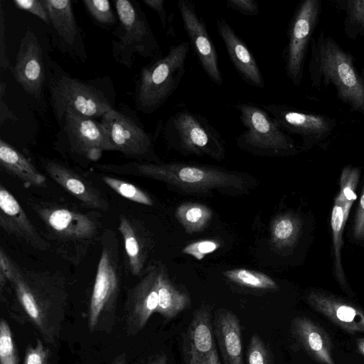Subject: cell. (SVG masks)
<instances>
[{
    "mask_svg": "<svg viewBox=\"0 0 364 364\" xmlns=\"http://www.w3.org/2000/svg\"><path fill=\"white\" fill-rule=\"evenodd\" d=\"M0 364H19L12 331L4 318L0 321Z\"/></svg>",
    "mask_w": 364,
    "mask_h": 364,
    "instance_id": "obj_34",
    "label": "cell"
},
{
    "mask_svg": "<svg viewBox=\"0 0 364 364\" xmlns=\"http://www.w3.org/2000/svg\"><path fill=\"white\" fill-rule=\"evenodd\" d=\"M226 6L245 16H256L259 6L255 0H228Z\"/></svg>",
    "mask_w": 364,
    "mask_h": 364,
    "instance_id": "obj_40",
    "label": "cell"
},
{
    "mask_svg": "<svg viewBox=\"0 0 364 364\" xmlns=\"http://www.w3.org/2000/svg\"><path fill=\"white\" fill-rule=\"evenodd\" d=\"M357 347L360 353L364 355V338L357 340Z\"/></svg>",
    "mask_w": 364,
    "mask_h": 364,
    "instance_id": "obj_47",
    "label": "cell"
},
{
    "mask_svg": "<svg viewBox=\"0 0 364 364\" xmlns=\"http://www.w3.org/2000/svg\"><path fill=\"white\" fill-rule=\"evenodd\" d=\"M189 304V296L173 285L164 265L161 264L159 274L158 306L156 313L165 319L170 320L186 309Z\"/></svg>",
    "mask_w": 364,
    "mask_h": 364,
    "instance_id": "obj_28",
    "label": "cell"
},
{
    "mask_svg": "<svg viewBox=\"0 0 364 364\" xmlns=\"http://www.w3.org/2000/svg\"><path fill=\"white\" fill-rule=\"evenodd\" d=\"M355 200L338 193L331 215V228L333 245V269L334 276L344 291L350 290L341 261L343 232L350 210Z\"/></svg>",
    "mask_w": 364,
    "mask_h": 364,
    "instance_id": "obj_25",
    "label": "cell"
},
{
    "mask_svg": "<svg viewBox=\"0 0 364 364\" xmlns=\"http://www.w3.org/2000/svg\"><path fill=\"white\" fill-rule=\"evenodd\" d=\"M85 9L98 23L110 26L117 23V18L107 0H83Z\"/></svg>",
    "mask_w": 364,
    "mask_h": 364,
    "instance_id": "obj_35",
    "label": "cell"
},
{
    "mask_svg": "<svg viewBox=\"0 0 364 364\" xmlns=\"http://www.w3.org/2000/svg\"><path fill=\"white\" fill-rule=\"evenodd\" d=\"M50 352L43 341L37 338L36 344L27 346L23 364H50Z\"/></svg>",
    "mask_w": 364,
    "mask_h": 364,
    "instance_id": "obj_37",
    "label": "cell"
},
{
    "mask_svg": "<svg viewBox=\"0 0 364 364\" xmlns=\"http://www.w3.org/2000/svg\"><path fill=\"white\" fill-rule=\"evenodd\" d=\"M353 234L357 241L364 244V185L355 215Z\"/></svg>",
    "mask_w": 364,
    "mask_h": 364,
    "instance_id": "obj_41",
    "label": "cell"
},
{
    "mask_svg": "<svg viewBox=\"0 0 364 364\" xmlns=\"http://www.w3.org/2000/svg\"><path fill=\"white\" fill-rule=\"evenodd\" d=\"M220 246L219 242L211 240H203L188 244L183 249V252L191 255L198 260L215 251Z\"/></svg>",
    "mask_w": 364,
    "mask_h": 364,
    "instance_id": "obj_38",
    "label": "cell"
},
{
    "mask_svg": "<svg viewBox=\"0 0 364 364\" xmlns=\"http://www.w3.org/2000/svg\"><path fill=\"white\" fill-rule=\"evenodd\" d=\"M144 364H168L167 358L164 354L156 355L151 357L147 362Z\"/></svg>",
    "mask_w": 364,
    "mask_h": 364,
    "instance_id": "obj_45",
    "label": "cell"
},
{
    "mask_svg": "<svg viewBox=\"0 0 364 364\" xmlns=\"http://www.w3.org/2000/svg\"><path fill=\"white\" fill-rule=\"evenodd\" d=\"M102 181L119 196L137 203L152 205V198L136 186L109 176H104Z\"/></svg>",
    "mask_w": 364,
    "mask_h": 364,
    "instance_id": "obj_33",
    "label": "cell"
},
{
    "mask_svg": "<svg viewBox=\"0 0 364 364\" xmlns=\"http://www.w3.org/2000/svg\"><path fill=\"white\" fill-rule=\"evenodd\" d=\"M320 11L318 0H305L297 7L290 22L288 43L285 49V70L295 85L303 75L305 56Z\"/></svg>",
    "mask_w": 364,
    "mask_h": 364,
    "instance_id": "obj_12",
    "label": "cell"
},
{
    "mask_svg": "<svg viewBox=\"0 0 364 364\" xmlns=\"http://www.w3.org/2000/svg\"><path fill=\"white\" fill-rule=\"evenodd\" d=\"M31 208L44 225L46 237L63 259L78 265L101 237L99 213H84L62 204L33 202Z\"/></svg>",
    "mask_w": 364,
    "mask_h": 364,
    "instance_id": "obj_3",
    "label": "cell"
},
{
    "mask_svg": "<svg viewBox=\"0 0 364 364\" xmlns=\"http://www.w3.org/2000/svg\"><path fill=\"white\" fill-rule=\"evenodd\" d=\"M248 364H273V358L269 349L259 336H252L247 353Z\"/></svg>",
    "mask_w": 364,
    "mask_h": 364,
    "instance_id": "obj_36",
    "label": "cell"
},
{
    "mask_svg": "<svg viewBox=\"0 0 364 364\" xmlns=\"http://www.w3.org/2000/svg\"><path fill=\"white\" fill-rule=\"evenodd\" d=\"M4 13L1 6V32H0V63L1 68L6 69L9 67V60L6 55L5 36H4Z\"/></svg>",
    "mask_w": 364,
    "mask_h": 364,
    "instance_id": "obj_44",
    "label": "cell"
},
{
    "mask_svg": "<svg viewBox=\"0 0 364 364\" xmlns=\"http://www.w3.org/2000/svg\"><path fill=\"white\" fill-rule=\"evenodd\" d=\"M0 227L8 235L41 251L50 247L12 193L0 186Z\"/></svg>",
    "mask_w": 364,
    "mask_h": 364,
    "instance_id": "obj_17",
    "label": "cell"
},
{
    "mask_svg": "<svg viewBox=\"0 0 364 364\" xmlns=\"http://www.w3.org/2000/svg\"><path fill=\"white\" fill-rule=\"evenodd\" d=\"M100 122L114 151L139 161H157L152 137L136 118L114 107L102 116Z\"/></svg>",
    "mask_w": 364,
    "mask_h": 364,
    "instance_id": "obj_11",
    "label": "cell"
},
{
    "mask_svg": "<svg viewBox=\"0 0 364 364\" xmlns=\"http://www.w3.org/2000/svg\"><path fill=\"white\" fill-rule=\"evenodd\" d=\"M216 26L229 58L243 80L252 87L264 88L265 83L259 65L242 39L224 18L216 19Z\"/></svg>",
    "mask_w": 364,
    "mask_h": 364,
    "instance_id": "obj_20",
    "label": "cell"
},
{
    "mask_svg": "<svg viewBox=\"0 0 364 364\" xmlns=\"http://www.w3.org/2000/svg\"><path fill=\"white\" fill-rule=\"evenodd\" d=\"M190 43L172 45L168 53L143 67L136 80L134 103L138 110L150 114L162 107L178 87L186 72Z\"/></svg>",
    "mask_w": 364,
    "mask_h": 364,
    "instance_id": "obj_4",
    "label": "cell"
},
{
    "mask_svg": "<svg viewBox=\"0 0 364 364\" xmlns=\"http://www.w3.org/2000/svg\"><path fill=\"white\" fill-rule=\"evenodd\" d=\"M160 267L159 264L148 267L139 281L128 291L125 323L129 336L139 333L156 311Z\"/></svg>",
    "mask_w": 364,
    "mask_h": 364,
    "instance_id": "obj_15",
    "label": "cell"
},
{
    "mask_svg": "<svg viewBox=\"0 0 364 364\" xmlns=\"http://www.w3.org/2000/svg\"><path fill=\"white\" fill-rule=\"evenodd\" d=\"M102 251L92 291L88 327L90 332L109 329L114 318L121 288L119 245L112 230L102 232Z\"/></svg>",
    "mask_w": 364,
    "mask_h": 364,
    "instance_id": "obj_6",
    "label": "cell"
},
{
    "mask_svg": "<svg viewBox=\"0 0 364 364\" xmlns=\"http://www.w3.org/2000/svg\"><path fill=\"white\" fill-rule=\"evenodd\" d=\"M230 281L248 288L273 290L279 289L277 282L266 274L245 268H235L223 272Z\"/></svg>",
    "mask_w": 364,
    "mask_h": 364,
    "instance_id": "obj_31",
    "label": "cell"
},
{
    "mask_svg": "<svg viewBox=\"0 0 364 364\" xmlns=\"http://www.w3.org/2000/svg\"><path fill=\"white\" fill-rule=\"evenodd\" d=\"M143 1L148 7L156 12L163 28H166L168 24V18L164 6V0H143Z\"/></svg>",
    "mask_w": 364,
    "mask_h": 364,
    "instance_id": "obj_43",
    "label": "cell"
},
{
    "mask_svg": "<svg viewBox=\"0 0 364 364\" xmlns=\"http://www.w3.org/2000/svg\"><path fill=\"white\" fill-rule=\"evenodd\" d=\"M44 169L51 179L86 208L104 211L109 209V203L104 194L72 168L51 160L45 162Z\"/></svg>",
    "mask_w": 364,
    "mask_h": 364,
    "instance_id": "obj_18",
    "label": "cell"
},
{
    "mask_svg": "<svg viewBox=\"0 0 364 364\" xmlns=\"http://www.w3.org/2000/svg\"><path fill=\"white\" fill-rule=\"evenodd\" d=\"M306 300L311 308L345 331L352 333L364 332V311L359 307L316 289L308 294Z\"/></svg>",
    "mask_w": 364,
    "mask_h": 364,
    "instance_id": "obj_19",
    "label": "cell"
},
{
    "mask_svg": "<svg viewBox=\"0 0 364 364\" xmlns=\"http://www.w3.org/2000/svg\"><path fill=\"white\" fill-rule=\"evenodd\" d=\"M49 70L48 87L54 116L59 122L66 114L102 118L114 108L105 92L91 82L70 77L58 65Z\"/></svg>",
    "mask_w": 364,
    "mask_h": 364,
    "instance_id": "obj_7",
    "label": "cell"
},
{
    "mask_svg": "<svg viewBox=\"0 0 364 364\" xmlns=\"http://www.w3.org/2000/svg\"><path fill=\"white\" fill-rule=\"evenodd\" d=\"M291 330L296 341L313 359L322 364H335L331 355V341L319 325L309 318L296 317L291 321Z\"/></svg>",
    "mask_w": 364,
    "mask_h": 364,
    "instance_id": "obj_24",
    "label": "cell"
},
{
    "mask_svg": "<svg viewBox=\"0 0 364 364\" xmlns=\"http://www.w3.org/2000/svg\"><path fill=\"white\" fill-rule=\"evenodd\" d=\"M100 171L157 180L186 192L204 193L212 190H239L246 186L242 174L218 167L183 163L133 161L124 164H98Z\"/></svg>",
    "mask_w": 364,
    "mask_h": 364,
    "instance_id": "obj_2",
    "label": "cell"
},
{
    "mask_svg": "<svg viewBox=\"0 0 364 364\" xmlns=\"http://www.w3.org/2000/svg\"><path fill=\"white\" fill-rule=\"evenodd\" d=\"M162 131L167 144L184 154L208 156L217 161L225 157L220 133L204 116L187 108L170 114Z\"/></svg>",
    "mask_w": 364,
    "mask_h": 364,
    "instance_id": "obj_8",
    "label": "cell"
},
{
    "mask_svg": "<svg viewBox=\"0 0 364 364\" xmlns=\"http://www.w3.org/2000/svg\"><path fill=\"white\" fill-rule=\"evenodd\" d=\"M127 355L126 353L117 355L109 364H127Z\"/></svg>",
    "mask_w": 364,
    "mask_h": 364,
    "instance_id": "obj_46",
    "label": "cell"
},
{
    "mask_svg": "<svg viewBox=\"0 0 364 364\" xmlns=\"http://www.w3.org/2000/svg\"><path fill=\"white\" fill-rule=\"evenodd\" d=\"M11 71L16 82L28 95L37 99L41 97L46 82L43 50L31 29H27L21 39Z\"/></svg>",
    "mask_w": 364,
    "mask_h": 364,
    "instance_id": "obj_16",
    "label": "cell"
},
{
    "mask_svg": "<svg viewBox=\"0 0 364 364\" xmlns=\"http://www.w3.org/2000/svg\"><path fill=\"white\" fill-rule=\"evenodd\" d=\"M182 354L186 364H221L215 337L196 346L182 343Z\"/></svg>",
    "mask_w": 364,
    "mask_h": 364,
    "instance_id": "obj_32",
    "label": "cell"
},
{
    "mask_svg": "<svg viewBox=\"0 0 364 364\" xmlns=\"http://www.w3.org/2000/svg\"><path fill=\"white\" fill-rule=\"evenodd\" d=\"M118 230L124 242L127 269L132 275L141 277L146 269L149 250L146 232L139 220L125 215L119 217Z\"/></svg>",
    "mask_w": 364,
    "mask_h": 364,
    "instance_id": "obj_23",
    "label": "cell"
},
{
    "mask_svg": "<svg viewBox=\"0 0 364 364\" xmlns=\"http://www.w3.org/2000/svg\"><path fill=\"white\" fill-rule=\"evenodd\" d=\"M213 213L206 205L198 203H184L176 210V217L189 234L203 231L210 223Z\"/></svg>",
    "mask_w": 364,
    "mask_h": 364,
    "instance_id": "obj_30",
    "label": "cell"
},
{
    "mask_svg": "<svg viewBox=\"0 0 364 364\" xmlns=\"http://www.w3.org/2000/svg\"><path fill=\"white\" fill-rule=\"evenodd\" d=\"M347 9L350 21L364 30V0L348 1Z\"/></svg>",
    "mask_w": 364,
    "mask_h": 364,
    "instance_id": "obj_42",
    "label": "cell"
},
{
    "mask_svg": "<svg viewBox=\"0 0 364 364\" xmlns=\"http://www.w3.org/2000/svg\"><path fill=\"white\" fill-rule=\"evenodd\" d=\"M58 38L64 46L73 48L80 40L72 2L70 0H42Z\"/></svg>",
    "mask_w": 364,
    "mask_h": 364,
    "instance_id": "obj_26",
    "label": "cell"
},
{
    "mask_svg": "<svg viewBox=\"0 0 364 364\" xmlns=\"http://www.w3.org/2000/svg\"><path fill=\"white\" fill-rule=\"evenodd\" d=\"M311 75L317 73L332 84L338 96L354 111L364 112V81L357 72L352 57L321 32L311 46Z\"/></svg>",
    "mask_w": 364,
    "mask_h": 364,
    "instance_id": "obj_5",
    "label": "cell"
},
{
    "mask_svg": "<svg viewBox=\"0 0 364 364\" xmlns=\"http://www.w3.org/2000/svg\"><path fill=\"white\" fill-rule=\"evenodd\" d=\"M213 328L224 364H243L241 326L231 311L220 309L214 314Z\"/></svg>",
    "mask_w": 364,
    "mask_h": 364,
    "instance_id": "obj_22",
    "label": "cell"
},
{
    "mask_svg": "<svg viewBox=\"0 0 364 364\" xmlns=\"http://www.w3.org/2000/svg\"><path fill=\"white\" fill-rule=\"evenodd\" d=\"M301 220L295 214L284 213L277 216L271 223V241L278 249L294 247L301 232Z\"/></svg>",
    "mask_w": 364,
    "mask_h": 364,
    "instance_id": "obj_29",
    "label": "cell"
},
{
    "mask_svg": "<svg viewBox=\"0 0 364 364\" xmlns=\"http://www.w3.org/2000/svg\"><path fill=\"white\" fill-rule=\"evenodd\" d=\"M14 4L19 9L29 12L46 24H50L49 16L42 0H14Z\"/></svg>",
    "mask_w": 364,
    "mask_h": 364,
    "instance_id": "obj_39",
    "label": "cell"
},
{
    "mask_svg": "<svg viewBox=\"0 0 364 364\" xmlns=\"http://www.w3.org/2000/svg\"><path fill=\"white\" fill-rule=\"evenodd\" d=\"M177 6L188 42L200 66L213 83L221 85L223 79L218 53L205 22L197 13L195 3L190 0H178Z\"/></svg>",
    "mask_w": 364,
    "mask_h": 364,
    "instance_id": "obj_14",
    "label": "cell"
},
{
    "mask_svg": "<svg viewBox=\"0 0 364 364\" xmlns=\"http://www.w3.org/2000/svg\"><path fill=\"white\" fill-rule=\"evenodd\" d=\"M245 128L236 137L243 150L263 156H286L296 152L294 140L263 108L249 102L235 105Z\"/></svg>",
    "mask_w": 364,
    "mask_h": 364,
    "instance_id": "obj_10",
    "label": "cell"
},
{
    "mask_svg": "<svg viewBox=\"0 0 364 364\" xmlns=\"http://www.w3.org/2000/svg\"><path fill=\"white\" fill-rule=\"evenodd\" d=\"M262 107L284 130L300 135L304 141L323 136L330 132V124L322 116L273 103L264 105Z\"/></svg>",
    "mask_w": 364,
    "mask_h": 364,
    "instance_id": "obj_21",
    "label": "cell"
},
{
    "mask_svg": "<svg viewBox=\"0 0 364 364\" xmlns=\"http://www.w3.org/2000/svg\"><path fill=\"white\" fill-rule=\"evenodd\" d=\"M1 168L22 182L26 187H41L46 177L22 154L6 141L0 140Z\"/></svg>",
    "mask_w": 364,
    "mask_h": 364,
    "instance_id": "obj_27",
    "label": "cell"
},
{
    "mask_svg": "<svg viewBox=\"0 0 364 364\" xmlns=\"http://www.w3.org/2000/svg\"><path fill=\"white\" fill-rule=\"evenodd\" d=\"M58 122L62 136L73 154L97 161L104 151H114L100 121L70 112Z\"/></svg>",
    "mask_w": 364,
    "mask_h": 364,
    "instance_id": "obj_13",
    "label": "cell"
},
{
    "mask_svg": "<svg viewBox=\"0 0 364 364\" xmlns=\"http://www.w3.org/2000/svg\"><path fill=\"white\" fill-rule=\"evenodd\" d=\"M17 304L42 340L55 345L59 339L68 302L66 279L60 273L20 267L1 247L0 290L7 284Z\"/></svg>",
    "mask_w": 364,
    "mask_h": 364,
    "instance_id": "obj_1",
    "label": "cell"
},
{
    "mask_svg": "<svg viewBox=\"0 0 364 364\" xmlns=\"http://www.w3.org/2000/svg\"><path fill=\"white\" fill-rule=\"evenodd\" d=\"M118 23L112 35V53L117 62L131 68L134 55L153 60L161 56L160 47L146 18L136 1L117 0Z\"/></svg>",
    "mask_w": 364,
    "mask_h": 364,
    "instance_id": "obj_9",
    "label": "cell"
}]
</instances>
